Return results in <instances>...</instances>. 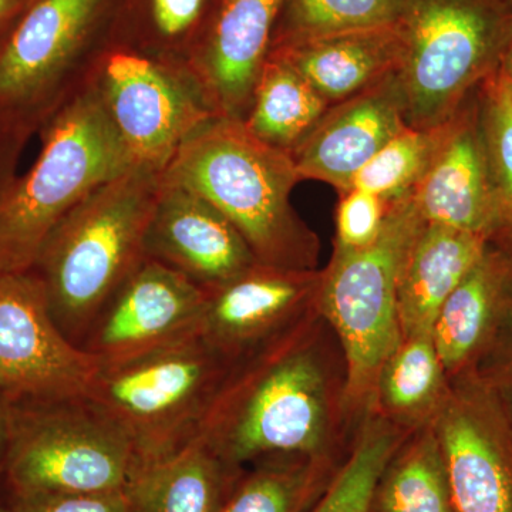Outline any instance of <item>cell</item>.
I'll return each instance as SVG.
<instances>
[{
	"label": "cell",
	"instance_id": "1",
	"mask_svg": "<svg viewBox=\"0 0 512 512\" xmlns=\"http://www.w3.org/2000/svg\"><path fill=\"white\" fill-rule=\"evenodd\" d=\"M346 400L345 353L316 308L231 367L197 437L235 467L342 453L357 430Z\"/></svg>",
	"mask_w": 512,
	"mask_h": 512
},
{
	"label": "cell",
	"instance_id": "2",
	"mask_svg": "<svg viewBox=\"0 0 512 512\" xmlns=\"http://www.w3.org/2000/svg\"><path fill=\"white\" fill-rule=\"evenodd\" d=\"M163 178L214 205L258 264L318 269L320 239L292 207V190L302 180L291 153L258 140L242 121H208L180 147Z\"/></svg>",
	"mask_w": 512,
	"mask_h": 512
},
{
	"label": "cell",
	"instance_id": "3",
	"mask_svg": "<svg viewBox=\"0 0 512 512\" xmlns=\"http://www.w3.org/2000/svg\"><path fill=\"white\" fill-rule=\"evenodd\" d=\"M161 188V171L133 165L80 202L40 248L32 271L57 325L76 345L146 258L144 241Z\"/></svg>",
	"mask_w": 512,
	"mask_h": 512
},
{
	"label": "cell",
	"instance_id": "4",
	"mask_svg": "<svg viewBox=\"0 0 512 512\" xmlns=\"http://www.w3.org/2000/svg\"><path fill=\"white\" fill-rule=\"evenodd\" d=\"M37 134L35 164L0 191V274L30 271L56 225L136 165L90 83Z\"/></svg>",
	"mask_w": 512,
	"mask_h": 512
},
{
	"label": "cell",
	"instance_id": "5",
	"mask_svg": "<svg viewBox=\"0 0 512 512\" xmlns=\"http://www.w3.org/2000/svg\"><path fill=\"white\" fill-rule=\"evenodd\" d=\"M232 365L200 332L100 363L86 397L109 414L144 466L197 439Z\"/></svg>",
	"mask_w": 512,
	"mask_h": 512
},
{
	"label": "cell",
	"instance_id": "6",
	"mask_svg": "<svg viewBox=\"0 0 512 512\" xmlns=\"http://www.w3.org/2000/svg\"><path fill=\"white\" fill-rule=\"evenodd\" d=\"M397 79L407 126L439 127L498 72L512 39L505 0H406Z\"/></svg>",
	"mask_w": 512,
	"mask_h": 512
},
{
	"label": "cell",
	"instance_id": "7",
	"mask_svg": "<svg viewBox=\"0 0 512 512\" xmlns=\"http://www.w3.org/2000/svg\"><path fill=\"white\" fill-rule=\"evenodd\" d=\"M424 221L412 200L390 204L369 247L333 248L322 268L319 311L335 330L348 365V414L357 427L372 410L377 375L402 339L397 288L407 252Z\"/></svg>",
	"mask_w": 512,
	"mask_h": 512
},
{
	"label": "cell",
	"instance_id": "8",
	"mask_svg": "<svg viewBox=\"0 0 512 512\" xmlns=\"http://www.w3.org/2000/svg\"><path fill=\"white\" fill-rule=\"evenodd\" d=\"M143 467L119 424L86 396L10 403L9 494L124 493Z\"/></svg>",
	"mask_w": 512,
	"mask_h": 512
},
{
	"label": "cell",
	"instance_id": "9",
	"mask_svg": "<svg viewBox=\"0 0 512 512\" xmlns=\"http://www.w3.org/2000/svg\"><path fill=\"white\" fill-rule=\"evenodd\" d=\"M113 0H33L0 42V126L30 140L80 92L109 46Z\"/></svg>",
	"mask_w": 512,
	"mask_h": 512
},
{
	"label": "cell",
	"instance_id": "10",
	"mask_svg": "<svg viewBox=\"0 0 512 512\" xmlns=\"http://www.w3.org/2000/svg\"><path fill=\"white\" fill-rule=\"evenodd\" d=\"M89 83L134 164L163 171L208 121L221 117L188 64L111 43Z\"/></svg>",
	"mask_w": 512,
	"mask_h": 512
},
{
	"label": "cell",
	"instance_id": "11",
	"mask_svg": "<svg viewBox=\"0 0 512 512\" xmlns=\"http://www.w3.org/2000/svg\"><path fill=\"white\" fill-rule=\"evenodd\" d=\"M99 367L59 328L35 271L0 274V397L9 403L84 397Z\"/></svg>",
	"mask_w": 512,
	"mask_h": 512
},
{
	"label": "cell",
	"instance_id": "12",
	"mask_svg": "<svg viewBox=\"0 0 512 512\" xmlns=\"http://www.w3.org/2000/svg\"><path fill=\"white\" fill-rule=\"evenodd\" d=\"M456 512H512V423L471 372L450 380L431 421Z\"/></svg>",
	"mask_w": 512,
	"mask_h": 512
},
{
	"label": "cell",
	"instance_id": "13",
	"mask_svg": "<svg viewBox=\"0 0 512 512\" xmlns=\"http://www.w3.org/2000/svg\"><path fill=\"white\" fill-rule=\"evenodd\" d=\"M322 268L256 264L205 291L198 332L232 365L319 308Z\"/></svg>",
	"mask_w": 512,
	"mask_h": 512
},
{
	"label": "cell",
	"instance_id": "14",
	"mask_svg": "<svg viewBox=\"0 0 512 512\" xmlns=\"http://www.w3.org/2000/svg\"><path fill=\"white\" fill-rule=\"evenodd\" d=\"M204 302L200 286L144 258L111 295L80 346L100 363L130 359L197 330Z\"/></svg>",
	"mask_w": 512,
	"mask_h": 512
},
{
	"label": "cell",
	"instance_id": "15",
	"mask_svg": "<svg viewBox=\"0 0 512 512\" xmlns=\"http://www.w3.org/2000/svg\"><path fill=\"white\" fill-rule=\"evenodd\" d=\"M144 255L211 291L258 264L245 239L197 192L164 181Z\"/></svg>",
	"mask_w": 512,
	"mask_h": 512
},
{
	"label": "cell",
	"instance_id": "16",
	"mask_svg": "<svg viewBox=\"0 0 512 512\" xmlns=\"http://www.w3.org/2000/svg\"><path fill=\"white\" fill-rule=\"evenodd\" d=\"M407 126L397 74L329 106L291 156L301 180L322 181L339 194Z\"/></svg>",
	"mask_w": 512,
	"mask_h": 512
},
{
	"label": "cell",
	"instance_id": "17",
	"mask_svg": "<svg viewBox=\"0 0 512 512\" xmlns=\"http://www.w3.org/2000/svg\"><path fill=\"white\" fill-rule=\"evenodd\" d=\"M284 0H221L190 67L221 117L244 121Z\"/></svg>",
	"mask_w": 512,
	"mask_h": 512
},
{
	"label": "cell",
	"instance_id": "18",
	"mask_svg": "<svg viewBox=\"0 0 512 512\" xmlns=\"http://www.w3.org/2000/svg\"><path fill=\"white\" fill-rule=\"evenodd\" d=\"M477 93L447 121L439 150L412 200L427 224L476 232L488 241L490 184Z\"/></svg>",
	"mask_w": 512,
	"mask_h": 512
},
{
	"label": "cell",
	"instance_id": "19",
	"mask_svg": "<svg viewBox=\"0 0 512 512\" xmlns=\"http://www.w3.org/2000/svg\"><path fill=\"white\" fill-rule=\"evenodd\" d=\"M404 43L399 22L274 43L278 57L301 74L329 106L399 73Z\"/></svg>",
	"mask_w": 512,
	"mask_h": 512
},
{
	"label": "cell",
	"instance_id": "20",
	"mask_svg": "<svg viewBox=\"0 0 512 512\" xmlns=\"http://www.w3.org/2000/svg\"><path fill=\"white\" fill-rule=\"evenodd\" d=\"M512 308V255L488 245L433 326L448 380L474 372Z\"/></svg>",
	"mask_w": 512,
	"mask_h": 512
},
{
	"label": "cell",
	"instance_id": "21",
	"mask_svg": "<svg viewBox=\"0 0 512 512\" xmlns=\"http://www.w3.org/2000/svg\"><path fill=\"white\" fill-rule=\"evenodd\" d=\"M488 245L476 232L424 222L400 272L397 311L402 338L433 333L444 302Z\"/></svg>",
	"mask_w": 512,
	"mask_h": 512
},
{
	"label": "cell",
	"instance_id": "22",
	"mask_svg": "<svg viewBox=\"0 0 512 512\" xmlns=\"http://www.w3.org/2000/svg\"><path fill=\"white\" fill-rule=\"evenodd\" d=\"M242 468L197 437L173 456L141 468L127 490L131 512H220Z\"/></svg>",
	"mask_w": 512,
	"mask_h": 512
},
{
	"label": "cell",
	"instance_id": "23",
	"mask_svg": "<svg viewBox=\"0 0 512 512\" xmlns=\"http://www.w3.org/2000/svg\"><path fill=\"white\" fill-rule=\"evenodd\" d=\"M448 389L433 333L407 336L380 367L372 410L394 426L414 431L434 420Z\"/></svg>",
	"mask_w": 512,
	"mask_h": 512
},
{
	"label": "cell",
	"instance_id": "24",
	"mask_svg": "<svg viewBox=\"0 0 512 512\" xmlns=\"http://www.w3.org/2000/svg\"><path fill=\"white\" fill-rule=\"evenodd\" d=\"M349 448L320 456L259 458L242 468L220 512H311Z\"/></svg>",
	"mask_w": 512,
	"mask_h": 512
},
{
	"label": "cell",
	"instance_id": "25",
	"mask_svg": "<svg viewBox=\"0 0 512 512\" xmlns=\"http://www.w3.org/2000/svg\"><path fill=\"white\" fill-rule=\"evenodd\" d=\"M328 109L301 74L284 60L268 56L242 123L258 140L292 153Z\"/></svg>",
	"mask_w": 512,
	"mask_h": 512
},
{
	"label": "cell",
	"instance_id": "26",
	"mask_svg": "<svg viewBox=\"0 0 512 512\" xmlns=\"http://www.w3.org/2000/svg\"><path fill=\"white\" fill-rule=\"evenodd\" d=\"M370 512H456L433 424L412 431L394 451L377 481Z\"/></svg>",
	"mask_w": 512,
	"mask_h": 512
},
{
	"label": "cell",
	"instance_id": "27",
	"mask_svg": "<svg viewBox=\"0 0 512 512\" xmlns=\"http://www.w3.org/2000/svg\"><path fill=\"white\" fill-rule=\"evenodd\" d=\"M410 433L370 410L357 427L338 474L311 512H370L384 467Z\"/></svg>",
	"mask_w": 512,
	"mask_h": 512
},
{
	"label": "cell",
	"instance_id": "28",
	"mask_svg": "<svg viewBox=\"0 0 512 512\" xmlns=\"http://www.w3.org/2000/svg\"><path fill=\"white\" fill-rule=\"evenodd\" d=\"M477 96L490 184L488 244L512 255V103L498 72Z\"/></svg>",
	"mask_w": 512,
	"mask_h": 512
},
{
	"label": "cell",
	"instance_id": "29",
	"mask_svg": "<svg viewBox=\"0 0 512 512\" xmlns=\"http://www.w3.org/2000/svg\"><path fill=\"white\" fill-rule=\"evenodd\" d=\"M446 124L404 128L357 173L350 188L372 192L389 205L412 197L439 150Z\"/></svg>",
	"mask_w": 512,
	"mask_h": 512
},
{
	"label": "cell",
	"instance_id": "30",
	"mask_svg": "<svg viewBox=\"0 0 512 512\" xmlns=\"http://www.w3.org/2000/svg\"><path fill=\"white\" fill-rule=\"evenodd\" d=\"M406 0H284L272 45L399 22ZM271 45V46H272Z\"/></svg>",
	"mask_w": 512,
	"mask_h": 512
},
{
	"label": "cell",
	"instance_id": "31",
	"mask_svg": "<svg viewBox=\"0 0 512 512\" xmlns=\"http://www.w3.org/2000/svg\"><path fill=\"white\" fill-rule=\"evenodd\" d=\"M210 0H147L154 45L150 55L190 66L188 40L197 35Z\"/></svg>",
	"mask_w": 512,
	"mask_h": 512
},
{
	"label": "cell",
	"instance_id": "32",
	"mask_svg": "<svg viewBox=\"0 0 512 512\" xmlns=\"http://www.w3.org/2000/svg\"><path fill=\"white\" fill-rule=\"evenodd\" d=\"M339 195L335 214V247H369L382 234L390 205L372 192L359 188H350Z\"/></svg>",
	"mask_w": 512,
	"mask_h": 512
},
{
	"label": "cell",
	"instance_id": "33",
	"mask_svg": "<svg viewBox=\"0 0 512 512\" xmlns=\"http://www.w3.org/2000/svg\"><path fill=\"white\" fill-rule=\"evenodd\" d=\"M13 512H131L127 491L109 494H9Z\"/></svg>",
	"mask_w": 512,
	"mask_h": 512
},
{
	"label": "cell",
	"instance_id": "34",
	"mask_svg": "<svg viewBox=\"0 0 512 512\" xmlns=\"http://www.w3.org/2000/svg\"><path fill=\"white\" fill-rule=\"evenodd\" d=\"M474 373L512 423V308Z\"/></svg>",
	"mask_w": 512,
	"mask_h": 512
},
{
	"label": "cell",
	"instance_id": "35",
	"mask_svg": "<svg viewBox=\"0 0 512 512\" xmlns=\"http://www.w3.org/2000/svg\"><path fill=\"white\" fill-rule=\"evenodd\" d=\"M28 140L0 126V191L16 177L20 156Z\"/></svg>",
	"mask_w": 512,
	"mask_h": 512
},
{
	"label": "cell",
	"instance_id": "36",
	"mask_svg": "<svg viewBox=\"0 0 512 512\" xmlns=\"http://www.w3.org/2000/svg\"><path fill=\"white\" fill-rule=\"evenodd\" d=\"M33 0H0V42Z\"/></svg>",
	"mask_w": 512,
	"mask_h": 512
},
{
	"label": "cell",
	"instance_id": "37",
	"mask_svg": "<svg viewBox=\"0 0 512 512\" xmlns=\"http://www.w3.org/2000/svg\"><path fill=\"white\" fill-rule=\"evenodd\" d=\"M10 433V403L0 397V481L5 470L6 454H8Z\"/></svg>",
	"mask_w": 512,
	"mask_h": 512
},
{
	"label": "cell",
	"instance_id": "38",
	"mask_svg": "<svg viewBox=\"0 0 512 512\" xmlns=\"http://www.w3.org/2000/svg\"><path fill=\"white\" fill-rule=\"evenodd\" d=\"M498 74L507 82L512 83V39L508 43L507 49H505L500 67H498Z\"/></svg>",
	"mask_w": 512,
	"mask_h": 512
},
{
	"label": "cell",
	"instance_id": "39",
	"mask_svg": "<svg viewBox=\"0 0 512 512\" xmlns=\"http://www.w3.org/2000/svg\"><path fill=\"white\" fill-rule=\"evenodd\" d=\"M498 76H500V74H498ZM501 80H503L505 90H507L508 96H510V100L512 103V83L507 82V80H504L503 77H501Z\"/></svg>",
	"mask_w": 512,
	"mask_h": 512
},
{
	"label": "cell",
	"instance_id": "40",
	"mask_svg": "<svg viewBox=\"0 0 512 512\" xmlns=\"http://www.w3.org/2000/svg\"><path fill=\"white\" fill-rule=\"evenodd\" d=\"M0 512H13L6 501L0 500Z\"/></svg>",
	"mask_w": 512,
	"mask_h": 512
},
{
	"label": "cell",
	"instance_id": "41",
	"mask_svg": "<svg viewBox=\"0 0 512 512\" xmlns=\"http://www.w3.org/2000/svg\"><path fill=\"white\" fill-rule=\"evenodd\" d=\"M505 2L508 3V5H511L512 6V0H505Z\"/></svg>",
	"mask_w": 512,
	"mask_h": 512
}]
</instances>
